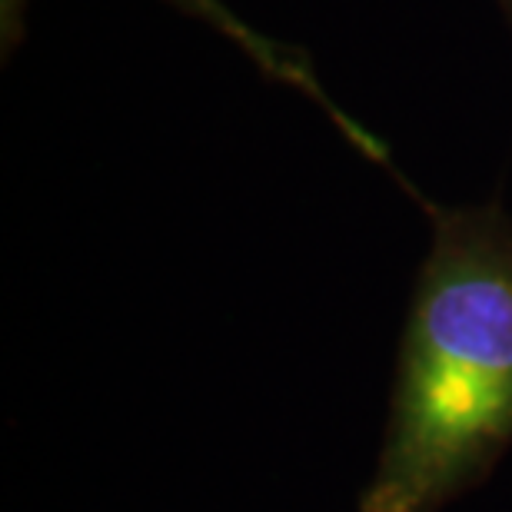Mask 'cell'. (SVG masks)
I'll return each mask as SVG.
<instances>
[{
  "label": "cell",
  "mask_w": 512,
  "mask_h": 512,
  "mask_svg": "<svg viewBox=\"0 0 512 512\" xmlns=\"http://www.w3.org/2000/svg\"><path fill=\"white\" fill-rule=\"evenodd\" d=\"M396 356L380 466L360 512H443L512 446V217L436 207Z\"/></svg>",
  "instance_id": "6da1fadb"
},
{
  "label": "cell",
  "mask_w": 512,
  "mask_h": 512,
  "mask_svg": "<svg viewBox=\"0 0 512 512\" xmlns=\"http://www.w3.org/2000/svg\"><path fill=\"white\" fill-rule=\"evenodd\" d=\"M24 4H27V0H0V7H4V37H7V44H10V37L20 30V10H24ZM167 4L183 10V14L203 20L207 27H213L217 34L227 37L230 44H237L270 80H280V84L300 90L303 97H310L313 104L320 107L336 127H340V133L353 143L356 150H363L370 160L383 163V167L393 170V163H389V150L373 137L370 130H363L353 117H346L343 110L333 104L330 94H326L323 84H320V77L313 74L310 60H306L300 50H290V47L276 44V40H270V37H263L260 30H253L247 24V20L233 14V10L227 7V0H167Z\"/></svg>",
  "instance_id": "7a4b0ae2"
},
{
  "label": "cell",
  "mask_w": 512,
  "mask_h": 512,
  "mask_svg": "<svg viewBox=\"0 0 512 512\" xmlns=\"http://www.w3.org/2000/svg\"><path fill=\"white\" fill-rule=\"evenodd\" d=\"M503 4V10H506V17H509V24H512V0H499Z\"/></svg>",
  "instance_id": "3957f363"
}]
</instances>
